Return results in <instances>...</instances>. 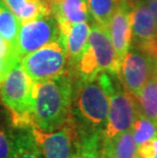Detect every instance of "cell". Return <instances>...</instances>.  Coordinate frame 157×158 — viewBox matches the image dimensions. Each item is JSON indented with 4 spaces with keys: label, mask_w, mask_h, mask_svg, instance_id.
I'll use <instances>...</instances> for the list:
<instances>
[{
    "label": "cell",
    "mask_w": 157,
    "mask_h": 158,
    "mask_svg": "<svg viewBox=\"0 0 157 158\" xmlns=\"http://www.w3.org/2000/svg\"><path fill=\"white\" fill-rule=\"evenodd\" d=\"M110 73L102 72L93 78L75 79L72 122L79 135L103 134L109 108Z\"/></svg>",
    "instance_id": "obj_1"
},
{
    "label": "cell",
    "mask_w": 157,
    "mask_h": 158,
    "mask_svg": "<svg viewBox=\"0 0 157 158\" xmlns=\"http://www.w3.org/2000/svg\"><path fill=\"white\" fill-rule=\"evenodd\" d=\"M73 84L75 78L71 73L36 82L33 127L49 133L71 122Z\"/></svg>",
    "instance_id": "obj_2"
},
{
    "label": "cell",
    "mask_w": 157,
    "mask_h": 158,
    "mask_svg": "<svg viewBox=\"0 0 157 158\" xmlns=\"http://www.w3.org/2000/svg\"><path fill=\"white\" fill-rule=\"evenodd\" d=\"M36 82L18 62L0 87V101L16 127L34 126Z\"/></svg>",
    "instance_id": "obj_3"
},
{
    "label": "cell",
    "mask_w": 157,
    "mask_h": 158,
    "mask_svg": "<svg viewBox=\"0 0 157 158\" xmlns=\"http://www.w3.org/2000/svg\"><path fill=\"white\" fill-rule=\"evenodd\" d=\"M122 60L113 46L108 29L93 22L88 45L75 69L81 78H93L105 72L118 76Z\"/></svg>",
    "instance_id": "obj_4"
},
{
    "label": "cell",
    "mask_w": 157,
    "mask_h": 158,
    "mask_svg": "<svg viewBox=\"0 0 157 158\" xmlns=\"http://www.w3.org/2000/svg\"><path fill=\"white\" fill-rule=\"evenodd\" d=\"M19 62L35 82H42L69 73L68 56L60 39L22 57Z\"/></svg>",
    "instance_id": "obj_5"
},
{
    "label": "cell",
    "mask_w": 157,
    "mask_h": 158,
    "mask_svg": "<svg viewBox=\"0 0 157 158\" xmlns=\"http://www.w3.org/2000/svg\"><path fill=\"white\" fill-rule=\"evenodd\" d=\"M109 108L102 140H110L132 129L140 112L135 96L123 88L122 83L112 80L108 88Z\"/></svg>",
    "instance_id": "obj_6"
},
{
    "label": "cell",
    "mask_w": 157,
    "mask_h": 158,
    "mask_svg": "<svg viewBox=\"0 0 157 158\" xmlns=\"http://www.w3.org/2000/svg\"><path fill=\"white\" fill-rule=\"evenodd\" d=\"M60 39L58 23L51 13L41 15L33 21L23 23L18 38L19 56L24 57L48 43Z\"/></svg>",
    "instance_id": "obj_7"
},
{
    "label": "cell",
    "mask_w": 157,
    "mask_h": 158,
    "mask_svg": "<svg viewBox=\"0 0 157 158\" xmlns=\"http://www.w3.org/2000/svg\"><path fill=\"white\" fill-rule=\"evenodd\" d=\"M157 73V60L134 47L123 58L118 78L123 88L134 96Z\"/></svg>",
    "instance_id": "obj_8"
},
{
    "label": "cell",
    "mask_w": 157,
    "mask_h": 158,
    "mask_svg": "<svg viewBox=\"0 0 157 158\" xmlns=\"http://www.w3.org/2000/svg\"><path fill=\"white\" fill-rule=\"evenodd\" d=\"M132 44L157 60V27L145 0H137L132 10Z\"/></svg>",
    "instance_id": "obj_9"
},
{
    "label": "cell",
    "mask_w": 157,
    "mask_h": 158,
    "mask_svg": "<svg viewBox=\"0 0 157 158\" xmlns=\"http://www.w3.org/2000/svg\"><path fill=\"white\" fill-rule=\"evenodd\" d=\"M33 133L44 158H72L79 145V134L69 122L54 132H41L33 127Z\"/></svg>",
    "instance_id": "obj_10"
},
{
    "label": "cell",
    "mask_w": 157,
    "mask_h": 158,
    "mask_svg": "<svg viewBox=\"0 0 157 158\" xmlns=\"http://www.w3.org/2000/svg\"><path fill=\"white\" fill-rule=\"evenodd\" d=\"M133 0H121L108 25V32L122 62L132 45Z\"/></svg>",
    "instance_id": "obj_11"
},
{
    "label": "cell",
    "mask_w": 157,
    "mask_h": 158,
    "mask_svg": "<svg viewBox=\"0 0 157 158\" xmlns=\"http://www.w3.org/2000/svg\"><path fill=\"white\" fill-rule=\"evenodd\" d=\"M60 40L65 48L69 73L73 75L75 69L88 45L91 26L88 22L76 23H60Z\"/></svg>",
    "instance_id": "obj_12"
},
{
    "label": "cell",
    "mask_w": 157,
    "mask_h": 158,
    "mask_svg": "<svg viewBox=\"0 0 157 158\" xmlns=\"http://www.w3.org/2000/svg\"><path fill=\"white\" fill-rule=\"evenodd\" d=\"M48 3L59 25L88 22L90 19L87 0H48Z\"/></svg>",
    "instance_id": "obj_13"
},
{
    "label": "cell",
    "mask_w": 157,
    "mask_h": 158,
    "mask_svg": "<svg viewBox=\"0 0 157 158\" xmlns=\"http://www.w3.org/2000/svg\"><path fill=\"white\" fill-rule=\"evenodd\" d=\"M102 149L104 158H139L138 145L131 130L110 140H102Z\"/></svg>",
    "instance_id": "obj_14"
},
{
    "label": "cell",
    "mask_w": 157,
    "mask_h": 158,
    "mask_svg": "<svg viewBox=\"0 0 157 158\" xmlns=\"http://www.w3.org/2000/svg\"><path fill=\"white\" fill-rule=\"evenodd\" d=\"M21 23L33 21L44 15L51 13L48 0H2Z\"/></svg>",
    "instance_id": "obj_15"
},
{
    "label": "cell",
    "mask_w": 157,
    "mask_h": 158,
    "mask_svg": "<svg viewBox=\"0 0 157 158\" xmlns=\"http://www.w3.org/2000/svg\"><path fill=\"white\" fill-rule=\"evenodd\" d=\"M16 127L7 109L0 104V158H13Z\"/></svg>",
    "instance_id": "obj_16"
},
{
    "label": "cell",
    "mask_w": 157,
    "mask_h": 158,
    "mask_svg": "<svg viewBox=\"0 0 157 158\" xmlns=\"http://www.w3.org/2000/svg\"><path fill=\"white\" fill-rule=\"evenodd\" d=\"M135 98L140 112L157 123V73L143 86Z\"/></svg>",
    "instance_id": "obj_17"
},
{
    "label": "cell",
    "mask_w": 157,
    "mask_h": 158,
    "mask_svg": "<svg viewBox=\"0 0 157 158\" xmlns=\"http://www.w3.org/2000/svg\"><path fill=\"white\" fill-rule=\"evenodd\" d=\"M13 158H44L33 133V127H18Z\"/></svg>",
    "instance_id": "obj_18"
},
{
    "label": "cell",
    "mask_w": 157,
    "mask_h": 158,
    "mask_svg": "<svg viewBox=\"0 0 157 158\" xmlns=\"http://www.w3.org/2000/svg\"><path fill=\"white\" fill-rule=\"evenodd\" d=\"M21 25L22 23L18 16L2 0H0V34L15 47Z\"/></svg>",
    "instance_id": "obj_19"
},
{
    "label": "cell",
    "mask_w": 157,
    "mask_h": 158,
    "mask_svg": "<svg viewBox=\"0 0 157 158\" xmlns=\"http://www.w3.org/2000/svg\"><path fill=\"white\" fill-rule=\"evenodd\" d=\"M87 2L93 22L108 29L110 19L121 0H87Z\"/></svg>",
    "instance_id": "obj_20"
},
{
    "label": "cell",
    "mask_w": 157,
    "mask_h": 158,
    "mask_svg": "<svg viewBox=\"0 0 157 158\" xmlns=\"http://www.w3.org/2000/svg\"><path fill=\"white\" fill-rule=\"evenodd\" d=\"M72 158H104L102 135H79V145Z\"/></svg>",
    "instance_id": "obj_21"
},
{
    "label": "cell",
    "mask_w": 157,
    "mask_h": 158,
    "mask_svg": "<svg viewBox=\"0 0 157 158\" xmlns=\"http://www.w3.org/2000/svg\"><path fill=\"white\" fill-rule=\"evenodd\" d=\"M131 131L134 140L139 147L157 137V123L139 112Z\"/></svg>",
    "instance_id": "obj_22"
},
{
    "label": "cell",
    "mask_w": 157,
    "mask_h": 158,
    "mask_svg": "<svg viewBox=\"0 0 157 158\" xmlns=\"http://www.w3.org/2000/svg\"><path fill=\"white\" fill-rule=\"evenodd\" d=\"M21 58L15 46L8 42L4 37L0 34V59Z\"/></svg>",
    "instance_id": "obj_23"
},
{
    "label": "cell",
    "mask_w": 157,
    "mask_h": 158,
    "mask_svg": "<svg viewBox=\"0 0 157 158\" xmlns=\"http://www.w3.org/2000/svg\"><path fill=\"white\" fill-rule=\"evenodd\" d=\"M139 158H157V137L138 147Z\"/></svg>",
    "instance_id": "obj_24"
},
{
    "label": "cell",
    "mask_w": 157,
    "mask_h": 158,
    "mask_svg": "<svg viewBox=\"0 0 157 158\" xmlns=\"http://www.w3.org/2000/svg\"><path fill=\"white\" fill-rule=\"evenodd\" d=\"M21 58H8V59H0V87L2 86L6 77L14 68L15 64L19 62Z\"/></svg>",
    "instance_id": "obj_25"
},
{
    "label": "cell",
    "mask_w": 157,
    "mask_h": 158,
    "mask_svg": "<svg viewBox=\"0 0 157 158\" xmlns=\"http://www.w3.org/2000/svg\"><path fill=\"white\" fill-rule=\"evenodd\" d=\"M145 1L147 2V4L149 5V7L151 8L153 15H154L156 27H157V0H145Z\"/></svg>",
    "instance_id": "obj_26"
}]
</instances>
